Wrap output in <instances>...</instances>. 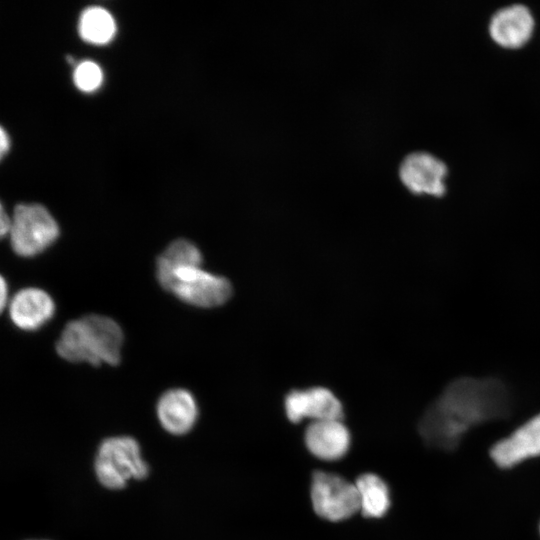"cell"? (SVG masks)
<instances>
[{
  "instance_id": "8",
  "label": "cell",
  "mask_w": 540,
  "mask_h": 540,
  "mask_svg": "<svg viewBox=\"0 0 540 540\" xmlns=\"http://www.w3.org/2000/svg\"><path fill=\"white\" fill-rule=\"evenodd\" d=\"M399 178L413 194L443 197L447 192V164L427 151L407 154L399 165Z\"/></svg>"
},
{
  "instance_id": "14",
  "label": "cell",
  "mask_w": 540,
  "mask_h": 540,
  "mask_svg": "<svg viewBox=\"0 0 540 540\" xmlns=\"http://www.w3.org/2000/svg\"><path fill=\"white\" fill-rule=\"evenodd\" d=\"M355 485L360 499V512L366 518H380L391 506L390 490L378 475L365 473L357 478Z\"/></svg>"
},
{
  "instance_id": "2",
  "label": "cell",
  "mask_w": 540,
  "mask_h": 540,
  "mask_svg": "<svg viewBox=\"0 0 540 540\" xmlns=\"http://www.w3.org/2000/svg\"><path fill=\"white\" fill-rule=\"evenodd\" d=\"M122 344V329L113 319L91 314L67 323L56 342V351L70 362L117 365Z\"/></svg>"
},
{
  "instance_id": "15",
  "label": "cell",
  "mask_w": 540,
  "mask_h": 540,
  "mask_svg": "<svg viewBox=\"0 0 540 540\" xmlns=\"http://www.w3.org/2000/svg\"><path fill=\"white\" fill-rule=\"evenodd\" d=\"M116 31L112 15L101 7H89L83 11L79 20L80 36L92 44L109 42Z\"/></svg>"
},
{
  "instance_id": "18",
  "label": "cell",
  "mask_w": 540,
  "mask_h": 540,
  "mask_svg": "<svg viewBox=\"0 0 540 540\" xmlns=\"http://www.w3.org/2000/svg\"><path fill=\"white\" fill-rule=\"evenodd\" d=\"M11 223L12 219L6 214L4 207L1 206L0 232L2 237H4L6 234H9L11 229Z\"/></svg>"
},
{
  "instance_id": "20",
  "label": "cell",
  "mask_w": 540,
  "mask_h": 540,
  "mask_svg": "<svg viewBox=\"0 0 540 540\" xmlns=\"http://www.w3.org/2000/svg\"><path fill=\"white\" fill-rule=\"evenodd\" d=\"M7 284L5 282V279L2 278L1 279V300H0V304H1V308L4 309L5 305H6V302H7Z\"/></svg>"
},
{
  "instance_id": "7",
  "label": "cell",
  "mask_w": 540,
  "mask_h": 540,
  "mask_svg": "<svg viewBox=\"0 0 540 540\" xmlns=\"http://www.w3.org/2000/svg\"><path fill=\"white\" fill-rule=\"evenodd\" d=\"M492 463L501 470H512L540 458V413L531 416L489 447Z\"/></svg>"
},
{
  "instance_id": "11",
  "label": "cell",
  "mask_w": 540,
  "mask_h": 540,
  "mask_svg": "<svg viewBox=\"0 0 540 540\" xmlns=\"http://www.w3.org/2000/svg\"><path fill=\"white\" fill-rule=\"evenodd\" d=\"M307 449L315 457L334 461L342 458L350 448L351 435L342 420L311 422L305 430Z\"/></svg>"
},
{
  "instance_id": "16",
  "label": "cell",
  "mask_w": 540,
  "mask_h": 540,
  "mask_svg": "<svg viewBox=\"0 0 540 540\" xmlns=\"http://www.w3.org/2000/svg\"><path fill=\"white\" fill-rule=\"evenodd\" d=\"M202 254L192 242L179 239L173 241L158 256L156 261V277L164 276L171 271L186 266H201Z\"/></svg>"
},
{
  "instance_id": "1",
  "label": "cell",
  "mask_w": 540,
  "mask_h": 540,
  "mask_svg": "<svg viewBox=\"0 0 540 540\" xmlns=\"http://www.w3.org/2000/svg\"><path fill=\"white\" fill-rule=\"evenodd\" d=\"M513 401L510 388L499 378H457L427 407L419 433L435 449L455 450L471 429L509 417Z\"/></svg>"
},
{
  "instance_id": "10",
  "label": "cell",
  "mask_w": 540,
  "mask_h": 540,
  "mask_svg": "<svg viewBox=\"0 0 540 540\" xmlns=\"http://www.w3.org/2000/svg\"><path fill=\"white\" fill-rule=\"evenodd\" d=\"M535 18L530 8L516 3L495 11L489 19L488 33L491 40L504 49H520L532 38Z\"/></svg>"
},
{
  "instance_id": "21",
  "label": "cell",
  "mask_w": 540,
  "mask_h": 540,
  "mask_svg": "<svg viewBox=\"0 0 540 540\" xmlns=\"http://www.w3.org/2000/svg\"><path fill=\"white\" fill-rule=\"evenodd\" d=\"M537 533H538V536L540 538V518H539L538 523H537Z\"/></svg>"
},
{
  "instance_id": "17",
  "label": "cell",
  "mask_w": 540,
  "mask_h": 540,
  "mask_svg": "<svg viewBox=\"0 0 540 540\" xmlns=\"http://www.w3.org/2000/svg\"><path fill=\"white\" fill-rule=\"evenodd\" d=\"M73 78L78 89L84 92H91L100 86L103 74L96 63L83 61L75 68Z\"/></svg>"
},
{
  "instance_id": "5",
  "label": "cell",
  "mask_w": 540,
  "mask_h": 540,
  "mask_svg": "<svg viewBox=\"0 0 540 540\" xmlns=\"http://www.w3.org/2000/svg\"><path fill=\"white\" fill-rule=\"evenodd\" d=\"M9 232L11 247L22 257H33L50 247L59 236V227L40 204L15 207Z\"/></svg>"
},
{
  "instance_id": "6",
  "label": "cell",
  "mask_w": 540,
  "mask_h": 540,
  "mask_svg": "<svg viewBox=\"0 0 540 540\" xmlns=\"http://www.w3.org/2000/svg\"><path fill=\"white\" fill-rule=\"evenodd\" d=\"M310 496L315 513L325 520H346L360 511V499L355 483L337 474L315 472Z\"/></svg>"
},
{
  "instance_id": "4",
  "label": "cell",
  "mask_w": 540,
  "mask_h": 540,
  "mask_svg": "<svg viewBox=\"0 0 540 540\" xmlns=\"http://www.w3.org/2000/svg\"><path fill=\"white\" fill-rule=\"evenodd\" d=\"M95 471L100 483L109 489L123 488L126 482L143 479L149 473L138 442L129 436L105 439L99 446Z\"/></svg>"
},
{
  "instance_id": "3",
  "label": "cell",
  "mask_w": 540,
  "mask_h": 540,
  "mask_svg": "<svg viewBox=\"0 0 540 540\" xmlns=\"http://www.w3.org/2000/svg\"><path fill=\"white\" fill-rule=\"evenodd\" d=\"M157 280L162 288L185 303L201 308L223 305L232 295L228 279L208 272L201 266L177 268Z\"/></svg>"
},
{
  "instance_id": "19",
  "label": "cell",
  "mask_w": 540,
  "mask_h": 540,
  "mask_svg": "<svg viewBox=\"0 0 540 540\" xmlns=\"http://www.w3.org/2000/svg\"><path fill=\"white\" fill-rule=\"evenodd\" d=\"M0 154L1 157H3L9 150L10 147V139L7 132L4 130L3 127H1L0 130Z\"/></svg>"
},
{
  "instance_id": "13",
  "label": "cell",
  "mask_w": 540,
  "mask_h": 540,
  "mask_svg": "<svg viewBox=\"0 0 540 540\" xmlns=\"http://www.w3.org/2000/svg\"><path fill=\"white\" fill-rule=\"evenodd\" d=\"M157 416L166 431L180 435L188 432L195 424L198 406L189 391L172 389L160 397Z\"/></svg>"
},
{
  "instance_id": "12",
  "label": "cell",
  "mask_w": 540,
  "mask_h": 540,
  "mask_svg": "<svg viewBox=\"0 0 540 540\" xmlns=\"http://www.w3.org/2000/svg\"><path fill=\"white\" fill-rule=\"evenodd\" d=\"M55 312L51 296L39 288H25L12 298L9 315L15 326L22 330H36L46 324Z\"/></svg>"
},
{
  "instance_id": "9",
  "label": "cell",
  "mask_w": 540,
  "mask_h": 540,
  "mask_svg": "<svg viewBox=\"0 0 540 540\" xmlns=\"http://www.w3.org/2000/svg\"><path fill=\"white\" fill-rule=\"evenodd\" d=\"M284 409L293 423L303 419L312 422L343 419L342 403L331 390L321 386L290 391L285 397Z\"/></svg>"
}]
</instances>
